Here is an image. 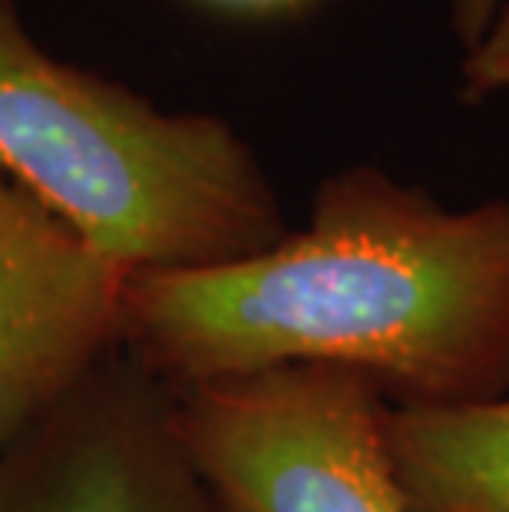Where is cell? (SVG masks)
Listing matches in <instances>:
<instances>
[{"label":"cell","instance_id":"ba28073f","mask_svg":"<svg viewBox=\"0 0 509 512\" xmlns=\"http://www.w3.org/2000/svg\"><path fill=\"white\" fill-rule=\"evenodd\" d=\"M509 0H447L450 10V30L463 43V50H473L486 37V30L496 20V14Z\"/></svg>","mask_w":509,"mask_h":512},{"label":"cell","instance_id":"277c9868","mask_svg":"<svg viewBox=\"0 0 509 512\" xmlns=\"http://www.w3.org/2000/svg\"><path fill=\"white\" fill-rule=\"evenodd\" d=\"M129 275L0 169V450L126 324Z\"/></svg>","mask_w":509,"mask_h":512},{"label":"cell","instance_id":"9c48e42d","mask_svg":"<svg viewBox=\"0 0 509 512\" xmlns=\"http://www.w3.org/2000/svg\"><path fill=\"white\" fill-rule=\"evenodd\" d=\"M215 4L235 7V10H258V14H268V10H281V7H295L301 0H215Z\"/></svg>","mask_w":509,"mask_h":512},{"label":"cell","instance_id":"8992f818","mask_svg":"<svg viewBox=\"0 0 509 512\" xmlns=\"http://www.w3.org/2000/svg\"><path fill=\"white\" fill-rule=\"evenodd\" d=\"M24 512H179L166 489L123 446L77 456Z\"/></svg>","mask_w":509,"mask_h":512},{"label":"cell","instance_id":"7a4b0ae2","mask_svg":"<svg viewBox=\"0 0 509 512\" xmlns=\"http://www.w3.org/2000/svg\"><path fill=\"white\" fill-rule=\"evenodd\" d=\"M0 169L129 278L212 268L288 235L235 129L166 113L43 53L0 7Z\"/></svg>","mask_w":509,"mask_h":512},{"label":"cell","instance_id":"30bf717a","mask_svg":"<svg viewBox=\"0 0 509 512\" xmlns=\"http://www.w3.org/2000/svg\"><path fill=\"white\" fill-rule=\"evenodd\" d=\"M0 7H14V0H0Z\"/></svg>","mask_w":509,"mask_h":512},{"label":"cell","instance_id":"52a82bcc","mask_svg":"<svg viewBox=\"0 0 509 512\" xmlns=\"http://www.w3.org/2000/svg\"><path fill=\"white\" fill-rule=\"evenodd\" d=\"M460 83L463 100L470 103L509 93V4L496 14L486 37L473 50H467Z\"/></svg>","mask_w":509,"mask_h":512},{"label":"cell","instance_id":"5b68a950","mask_svg":"<svg viewBox=\"0 0 509 512\" xmlns=\"http://www.w3.org/2000/svg\"><path fill=\"white\" fill-rule=\"evenodd\" d=\"M391 453L410 512H509V394L391 413Z\"/></svg>","mask_w":509,"mask_h":512},{"label":"cell","instance_id":"6da1fadb","mask_svg":"<svg viewBox=\"0 0 509 512\" xmlns=\"http://www.w3.org/2000/svg\"><path fill=\"white\" fill-rule=\"evenodd\" d=\"M126 324L186 387L334 367L400 410L506 397L509 202L453 212L381 166L341 169L265 252L133 275Z\"/></svg>","mask_w":509,"mask_h":512},{"label":"cell","instance_id":"3957f363","mask_svg":"<svg viewBox=\"0 0 509 512\" xmlns=\"http://www.w3.org/2000/svg\"><path fill=\"white\" fill-rule=\"evenodd\" d=\"M391 413L348 370L281 367L186 387L172 437L225 512H410Z\"/></svg>","mask_w":509,"mask_h":512}]
</instances>
